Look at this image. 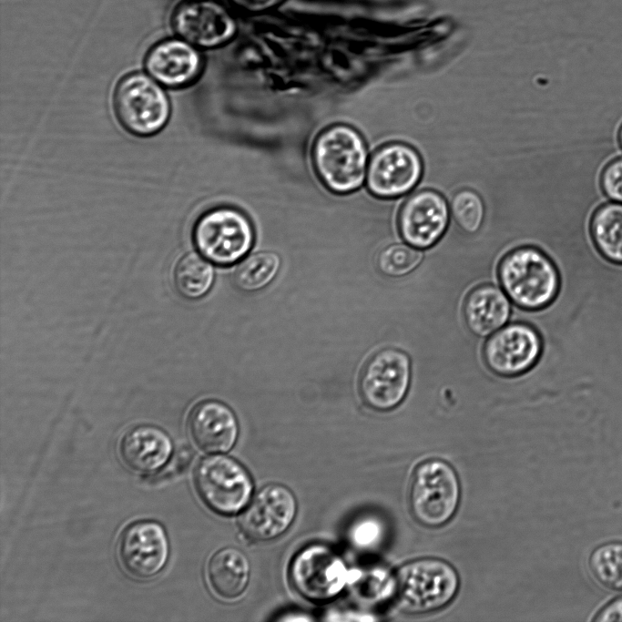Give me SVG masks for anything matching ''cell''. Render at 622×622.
Wrapping results in <instances>:
<instances>
[{"label":"cell","mask_w":622,"mask_h":622,"mask_svg":"<svg viewBox=\"0 0 622 622\" xmlns=\"http://www.w3.org/2000/svg\"><path fill=\"white\" fill-rule=\"evenodd\" d=\"M239 10L244 13H260L266 11L281 0H229Z\"/></svg>","instance_id":"f1b7e54d"},{"label":"cell","mask_w":622,"mask_h":622,"mask_svg":"<svg viewBox=\"0 0 622 622\" xmlns=\"http://www.w3.org/2000/svg\"><path fill=\"white\" fill-rule=\"evenodd\" d=\"M618 142H619L620 148L622 149V125L620 126V128L618 131Z\"/></svg>","instance_id":"4dcf8cb0"},{"label":"cell","mask_w":622,"mask_h":622,"mask_svg":"<svg viewBox=\"0 0 622 622\" xmlns=\"http://www.w3.org/2000/svg\"><path fill=\"white\" fill-rule=\"evenodd\" d=\"M542 342L532 327L514 323L496 331L485 343L484 361L491 371L513 376L529 370L538 360Z\"/></svg>","instance_id":"5bb4252c"},{"label":"cell","mask_w":622,"mask_h":622,"mask_svg":"<svg viewBox=\"0 0 622 622\" xmlns=\"http://www.w3.org/2000/svg\"><path fill=\"white\" fill-rule=\"evenodd\" d=\"M213 277L212 266L194 252L182 256L173 270V281L177 291L189 299L205 295L212 285Z\"/></svg>","instance_id":"7402d4cb"},{"label":"cell","mask_w":622,"mask_h":622,"mask_svg":"<svg viewBox=\"0 0 622 622\" xmlns=\"http://www.w3.org/2000/svg\"><path fill=\"white\" fill-rule=\"evenodd\" d=\"M423 254L417 248L403 243L392 244L378 255L379 270L389 277H401L413 270L422 261Z\"/></svg>","instance_id":"d4e9b609"},{"label":"cell","mask_w":622,"mask_h":622,"mask_svg":"<svg viewBox=\"0 0 622 622\" xmlns=\"http://www.w3.org/2000/svg\"><path fill=\"white\" fill-rule=\"evenodd\" d=\"M411 381L410 359L403 352L387 348L374 353L360 376L359 390L367 405L387 411L404 399Z\"/></svg>","instance_id":"ba28073f"},{"label":"cell","mask_w":622,"mask_h":622,"mask_svg":"<svg viewBox=\"0 0 622 622\" xmlns=\"http://www.w3.org/2000/svg\"><path fill=\"white\" fill-rule=\"evenodd\" d=\"M601 186L610 201L622 203V156L611 160L603 169Z\"/></svg>","instance_id":"4316f807"},{"label":"cell","mask_w":622,"mask_h":622,"mask_svg":"<svg viewBox=\"0 0 622 622\" xmlns=\"http://www.w3.org/2000/svg\"><path fill=\"white\" fill-rule=\"evenodd\" d=\"M280 259L273 251H259L243 260L236 268L234 280L242 291H254L264 288L277 275Z\"/></svg>","instance_id":"603a6c76"},{"label":"cell","mask_w":622,"mask_h":622,"mask_svg":"<svg viewBox=\"0 0 622 622\" xmlns=\"http://www.w3.org/2000/svg\"><path fill=\"white\" fill-rule=\"evenodd\" d=\"M449 219L445 199L436 191L425 189L413 194L399 214L403 239L417 249L433 246L444 233Z\"/></svg>","instance_id":"9a60e30c"},{"label":"cell","mask_w":622,"mask_h":622,"mask_svg":"<svg viewBox=\"0 0 622 622\" xmlns=\"http://www.w3.org/2000/svg\"><path fill=\"white\" fill-rule=\"evenodd\" d=\"M188 428L195 444L207 453L228 452L239 433L233 412L216 400L197 403L189 414Z\"/></svg>","instance_id":"e0dca14e"},{"label":"cell","mask_w":622,"mask_h":622,"mask_svg":"<svg viewBox=\"0 0 622 622\" xmlns=\"http://www.w3.org/2000/svg\"><path fill=\"white\" fill-rule=\"evenodd\" d=\"M315 170L331 191L348 193L357 189L367 172V149L353 127L337 124L323 130L312 148Z\"/></svg>","instance_id":"6da1fadb"},{"label":"cell","mask_w":622,"mask_h":622,"mask_svg":"<svg viewBox=\"0 0 622 622\" xmlns=\"http://www.w3.org/2000/svg\"><path fill=\"white\" fill-rule=\"evenodd\" d=\"M588 564L600 585L613 591H622V542H608L597 546Z\"/></svg>","instance_id":"cb8c5ba5"},{"label":"cell","mask_w":622,"mask_h":622,"mask_svg":"<svg viewBox=\"0 0 622 622\" xmlns=\"http://www.w3.org/2000/svg\"><path fill=\"white\" fill-rule=\"evenodd\" d=\"M145 66L150 76L161 85L181 88L197 79L202 68V59L189 42L167 39L149 50Z\"/></svg>","instance_id":"2e32d148"},{"label":"cell","mask_w":622,"mask_h":622,"mask_svg":"<svg viewBox=\"0 0 622 622\" xmlns=\"http://www.w3.org/2000/svg\"><path fill=\"white\" fill-rule=\"evenodd\" d=\"M114 108L122 127L139 137L159 132L170 116L166 92L144 73L129 74L118 82L114 93Z\"/></svg>","instance_id":"277c9868"},{"label":"cell","mask_w":622,"mask_h":622,"mask_svg":"<svg viewBox=\"0 0 622 622\" xmlns=\"http://www.w3.org/2000/svg\"><path fill=\"white\" fill-rule=\"evenodd\" d=\"M423 172L415 149L403 143H390L372 155L366 172L369 190L380 198H394L411 190Z\"/></svg>","instance_id":"8fae6325"},{"label":"cell","mask_w":622,"mask_h":622,"mask_svg":"<svg viewBox=\"0 0 622 622\" xmlns=\"http://www.w3.org/2000/svg\"><path fill=\"white\" fill-rule=\"evenodd\" d=\"M451 209L457 224L466 232L474 233L480 228L484 209L481 198L474 191H458L453 198Z\"/></svg>","instance_id":"484cf974"},{"label":"cell","mask_w":622,"mask_h":622,"mask_svg":"<svg viewBox=\"0 0 622 622\" xmlns=\"http://www.w3.org/2000/svg\"><path fill=\"white\" fill-rule=\"evenodd\" d=\"M117 553L121 566L130 576L150 579L159 574L168 562V535L157 522H134L122 532Z\"/></svg>","instance_id":"30bf717a"},{"label":"cell","mask_w":622,"mask_h":622,"mask_svg":"<svg viewBox=\"0 0 622 622\" xmlns=\"http://www.w3.org/2000/svg\"><path fill=\"white\" fill-rule=\"evenodd\" d=\"M253 240L250 220L243 213L230 208H219L205 213L193 230L199 252L219 265H229L240 260L251 248Z\"/></svg>","instance_id":"5b68a950"},{"label":"cell","mask_w":622,"mask_h":622,"mask_svg":"<svg viewBox=\"0 0 622 622\" xmlns=\"http://www.w3.org/2000/svg\"><path fill=\"white\" fill-rule=\"evenodd\" d=\"M173 444L162 429L141 424L127 431L119 443L118 453L124 464L143 474L159 471L169 461Z\"/></svg>","instance_id":"ac0fdd59"},{"label":"cell","mask_w":622,"mask_h":622,"mask_svg":"<svg viewBox=\"0 0 622 622\" xmlns=\"http://www.w3.org/2000/svg\"><path fill=\"white\" fill-rule=\"evenodd\" d=\"M498 277L505 293L519 307L542 309L556 297L560 278L553 261L531 247L512 250L504 257Z\"/></svg>","instance_id":"7a4b0ae2"},{"label":"cell","mask_w":622,"mask_h":622,"mask_svg":"<svg viewBox=\"0 0 622 622\" xmlns=\"http://www.w3.org/2000/svg\"><path fill=\"white\" fill-rule=\"evenodd\" d=\"M599 622H622V597L609 602L595 617Z\"/></svg>","instance_id":"f546056e"},{"label":"cell","mask_w":622,"mask_h":622,"mask_svg":"<svg viewBox=\"0 0 622 622\" xmlns=\"http://www.w3.org/2000/svg\"><path fill=\"white\" fill-rule=\"evenodd\" d=\"M208 578L217 595L223 598H235L244 591L248 585L249 560L237 548H222L209 560Z\"/></svg>","instance_id":"ffe728a7"},{"label":"cell","mask_w":622,"mask_h":622,"mask_svg":"<svg viewBox=\"0 0 622 622\" xmlns=\"http://www.w3.org/2000/svg\"><path fill=\"white\" fill-rule=\"evenodd\" d=\"M458 576L445 561L423 558L403 565L397 572L396 599L408 613H426L448 604L458 589Z\"/></svg>","instance_id":"3957f363"},{"label":"cell","mask_w":622,"mask_h":622,"mask_svg":"<svg viewBox=\"0 0 622 622\" xmlns=\"http://www.w3.org/2000/svg\"><path fill=\"white\" fill-rule=\"evenodd\" d=\"M460 495L454 470L445 462L430 460L414 471L410 486V505L423 525L437 526L454 514Z\"/></svg>","instance_id":"52a82bcc"},{"label":"cell","mask_w":622,"mask_h":622,"mask_svg":"<svg viewBox=\"0 0 622 622\" xmlns=\"http://www.w3.org/2000/svg\"><path fill=\"white\" fill-rule=\"evenodd\" d=\"M297 505L285 486L270 484L262 487L240 516L242 533L254 541L273 539L293 522Z\"/></svg>","instance_id":"4fadbf2b"},{"label":"cell","mask_w":622,"mask_h":622,"mask_svg":"<svg viewBox=\"0 0 622 622\" xmlns=\"http://www.w3.org/2000/svg\"><path fill=\"white\" fill-rule=\"evenodd\" d=\"M510 302L494 285H482L467 296L464 314L468 328L475 335L487 336L504 326L510 316Z\"/></svg>","instance_id":"d6986e66"},{"label":"cell","mask_w":622,"mask_h":622,"mask_svg":"<svg viewBox=\"0 0 622 622\" xmlns=\"http://www.w3.org/2000/svg\"><path fill=\"white\" fill-rule=\"evenodd\" d=\"M172 25L185 41L199 47H214L235 33L230 13L214 0H187L174 11Z\"/></svg>","instance_id":"7c38bea8"},{"label":"cell","mask_w":622,"mask_h":622,"mask_svg":"<svg viewBox=\"0 0 622 622\" xmlns=\"http://www.w3.org/2000/svg\"><path fill=\"white\" fill-rule=\"evenodd\" d=\"M378 534L379 527L377 524L372 521H364L356 525L352 537L355 543L363 546L371 544L377 537Z\"/></svg>","instance_id":"83f0119b"},{"label":"cell","mask_w":622,"mask_h":622,"mask_svg":"<svg viewBox=\"0 0 622 622\" xmlns=\"http://www.w3.org/2000/svg\"><path fill=\"white\" fill-rule=\"evenodd\" d=\"M196 492L201 501L219 515H233L249 501L251 479L236 460L224 455L201 459L193 473Z\"/></svg>","instance_id":"8992f818"},{"label":"cell","mask_w":622,"mask_h":622,"mask_svg":"<svg viewBox=\"0 0 622 622\" xmlns=\"http://www.w3.org/2000/svg\"><path fill=\"white\" fill-rule=\"evenodd\" d=\"M291 580L297 592L311 601L335 597L347 580L342 558L331 548L314 545L301 551L291 566Z\"/></svg>","instance_id":"9c48e42d"},{"label":"cell","mask_w":622,"mask_h":622,"mask_svg":"<svg viewBox=\"0 0 622 622\" xmlns=\"http://www.w3.org/2000/svg\"><path fill=\"white\" fill-rule=\"evenodd\" d=\"M590 232L599 254L612 263L622 264V203L609 200L598 207Z\"/></svg>","instance_id":"44dd1931"}]
</instances>
